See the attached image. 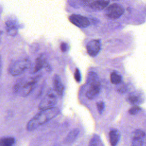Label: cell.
I'll return each mask as SVG.
<instances>
[{"instance_id": "1", "label": "cell", "mask_w": 146, "mask_h": 146, "mask_svg": "<svg viewBox=\"0 0 146 146\" xmlns=\"http://www.w3.org/2000/svg\"><path fill=\"white\" fill-rule=\"evenodd\" d=\"M59 112V108L55 107L47 110H40L27 123L26 125L27 130L31 131L35 129L55 117Z\"/></svg>"}, {"instance_id": "2", "label": "cell", "mask_w": 146, "mask_h": 146, "mask_svg": "<svg viewBox=\"0 0 146 146\" xmlns=\"http://www.w3.org/2000/svg\"><path fill=\"white\" fill-rule=\"evenodd\" d=\"M39 76L30 78H22L19 79L14 85L13 92L21 96L29 95L35 88Z\"/></svg>"}, {"instance_id": "3", "label": "cell", "mask_w": 146, "mask_h": 146, "mask_svg": "<svg viewBox=\"0 0 146 146\" xmlns=\"http://www.w3.org/2000/svg\"><path fill=\"white\" fill-rule=\"evenodd\" d=\"M88 88L86 93V96L89 99L96 98L99 94L101 90L100 82L98 74L94 71L88 72L87 76Z\"/></svg>"}, {"instance_id": "4", "label": "cell", "mask_w": 146, "mask_h": 146, "mask_svg": "<svg viewBox=\"0 0 146 146\" xmlns=\"http://www.w3.org/2000/svg\"><path fill=\"white\" fill-rule=\"evenodd\" d=\"M31 66V61L28 58L19 59L12 62L9 67V72L12 76L22 74Z\"/></svg>"}, {"instance_id": "5", "label": "cell", "mask_w": 146, "mask_h": 146, "mask_svg": "<svg viewBox=\"0 0 146 146\" xmlns=\"http://www.w3.org/2000/svg\"><path fill=\"white\" fill-rule=\"evenodd\" d=\"M57 102L56 94L53 90H49L39 104V109L44 110L52 108Z\"/></svg>"}, {"instance_id": "6", "label": "cell", "mask_w": 146, "mask_h": 146, "mask_svg": "<svg viewBox=\"0 0 146 146\" xmlns=\"http://www.w3.org/2000/svg\"><path fill=\"white\" fill-rule=\"evenodd\" d=\"M19 25L18 21L13 17H8L5 22V27L8 35L14 36L18 32Z\"/></svg>"}, {"instance_id": "7", "label": "cell", "mask_w": 146, "mask_h": 146, "mask_svg": "<svg viewBox=\"0 0 146 146\" xmlns=\"http://www.w3.org/2000/svg\"><path fill=\"white\" fill-rule=\"evenodd\" d=\"M124 12L123 6L118 3H113L108 6L106 11L105 15L111 19H117L120 17Z\"/></svg>"}, {"instance_id": "8", "label": "cell", "mask_w": 146, "mask_h": 146, "mask_svg": "<svg viewBox=\"0 0 146 146\" xmlns=\"http://www.w3.org/2000/svg\"><path fill=\"white\" fill-rule=\"evenodd\" d=\"M109 1L107 0H96L94 1H88L82 0V5L87 6L94 10H102L108 6Z\"/></svg>"}, {"instance_id": "9", "label": "cell", "mask_w": 146, "mask_h": 146, "mask_svg": "<svg viewBox=\"0 0 146 146\" xmlns=\"http://www.w3.org/2000/svg\"><path fill=\"white\" fill-rule=\"evenodd\" d=\"M68 18L72 24L80 28H86L90 25V22L87 17L79 14H72Z\"/></svg>"}, {"instance_id": "10", "label": "cell", "mask_w": 146, "mask_h": 146, "mask_svg": "<svg viewBox=\"0 0 146 146\" xmlns=\"http://www.w3.org/2000/svg\"><path fill=\"white\" fill-rule=\"evenodd\" d=\"M101 50V42L99 39H93L88 42L86 45V50L91 56H96Z\"/></svg>"}, {"instance_id": "11", "label": "cell", "mask_w": 146, "mask_h": 146, "mask_svg": "<svg viewBox=\"0 0 146 146\" xmlns=\"http://www.w3.org/2000/svg\"><path fill=\"white\" fill-rule=\"evenodd\" d=\"M145 137V132L141 129H136L132 133L131 143L132 146H143Z\"/></svg>"}, {"instance_id": "12", "label": "cell", "mask_w": 146, "mask_h": 146, "mask_svg": "<svg viewBox=\"0 0 146 146\" xmlns=\"http://www.w3.org/2000/svg\"><path fill=\"white\" fill-rule=\"evenodd\" d=\"M53 90L55 93L59 96H62L64 92V86L60 79V77L58 74H55L52 78Z\"/></svg>"}, {"instance_id": "13", "label": "cell", "mask_w": 146, "mask_h": 146, "mask_svg": "<svg viewBox=\"0 0 146 146\" xmlns=\"http://www.w3.org/2000/svg\"><path fill=\"white\" fill-rule=\"evenodd\" d=\"M46 63V56L44 54H40L35 60L31 73L35 74L40 70Z\"/></svg>"}, {"instance_id": "14", "label": "cell", "mask_w": 146, "mask_h": 146, "mask_svg": "<svg viewBox=\"0 0 146 146\" xmlns=\"http://www.w3.org/2000/svg\"><path fill=\"white\" fill-rule=\"evenodd\" d=\"M120 138V132L116 129H111L109 132L110 142L111 146H116Z\"/></svg>"}, {"instance_id": "15", "label": "cell", "mask_w": 146, "mask_h": 146, "mask_svg": "<svg viewBox=\"0 0 146 146\" xmlns=\"http://www.w3.org/2000/svg\"><path fill=\"white\" fill-rule=\"evenodd\" d=\"M126 100L129 104L135 106L140 104L143 100L142 96L137 93H132L129 94L127 97Z\"/></svg>"}, {"instance_id": "16", "label": "cell", "mask_w": 146, "mask_h": 146, "mask_svg": "<svg viewBox=\"0 0 146 146\" xmlns=\"http://www.w3.org/2000/svg\"><path fill=\"white\" fill-rule=\"evenodd\" d=\"M79 133V131L78 129L75 128L71 131L68 135L66 136L64 140V143L65 144H71L72 142H74L77 137L78 136Z\"/></svg>"}, {"instance_id": "17", "label": "cell", "mask_w": 146, "mask_h": 146, "mask_svg": "<svg viewBox=\"0 0 146 146\" xmlns=\"http://www.w3.org/2000/svg\"><path fill=\"white\" fill-rule=\"evenodd\" d=\"M15 139L13 137H5L0 139V146H14Z\"/></svg>"}, {"instance_id": "18", "label": "cell", "mask_w": 146, "mask_h": 146, "mask_svg": "<svg viewBox=\"0 0 146 146\" xmlns=\"http://www.w3.org/2000/svg\"><path fill=\"white\" fill-rule=\"evenodd\" d=\"M88 146H104V144L99 135H94L90 140Z\"/></svg>"}, {"instance_id": "19", "label": "cell", "mask_w": 146, "mask_h": 146, "mask_svg": "<svg viewBox=\"0 0 146 146\" xmlns=\"http://www.w3.org/2000/svg\"><path fill=\"white\" fill-rule=\"evenodd\" d=\"M110 80L112 84H118L122 82V76L116 72H112L110 75Z\"/></svg>"}, {"instance_id": "20", "label": "cell", "mask_w": 146, "mask_h": 146, "mask_svg": "<svg viewBox=\"0 0 146 146\" xmlns=\"http://www.w3.org/2000/svg\"><path fill=\"white\" fill-rule=\"evenodd\" d=\"M70 6L77 8L82 5V0H68Z\"/></svg>"}, {"instance_id": "21", "label": "cell", "mask_w": 146, "mask_h": 146, "mask_svg": "<svg viewBox=\"0 0 146 146\" xmlns=\"http://www.w3.org/2000/svg\"><path fill=\"white\" fill-rule=\"evenodd\" d=\"M117 91L120 93H124L127 91V87L124 83L122 82L119 84H117Z\"/></svg>"}, {"instance_id": "22", "label": "cell", "mask_w": 146, "mask_h": 146, "mask_svg": "<svg viewBox=\"0 0 146 146\" xmlns=\"http://www.w3.org/2000/svg\"><path fill=\"white\" fill-rule=\"evenodd\" d=\"M141 111V108L138 106H134L132 107L128 111L130 115H136Z\"/></svg>"}, {"instance_id": "23", "label": "cell", "mask_w": 146, "mask_h": 146, "mask_svg": "<svg viewBox=\"0 0 146 146\" xmlns=\"http://www.w3.org/2000/svg\"><path fill=\"white\" fill-rule=\"evenodd\" d=\"M96 107L98 109V111L100 114H102L103 113V112L104 111V108H105V105L103 102L102 101H100L96 103Z\"/></svg>"}, {"instance_id": "24", "label": "cell", "mask_w": 146, "mask_h": 146, "mask_svg": "<svg viewBox=\"0 0 146 146\" xmlns=\"http://www.w3.org/2000/svg\"><path fill=\"white\" fill-rule=\"evenodd\" d=\"M74 78L75 80L79 83L81 80V74H80V70L78 68H76L75 72H74Z\"/></svg>"}, {"instance_id": "25", "label": "cell", "mask_w": 146, "mask_h": 146, "mask_svg": "<svg viewBox=\"0 0 146 146\" xmlns=\"http://www.w3.org/2000/svg\"><path fill=\"white\" fill-rule=\"evenodd\" d=\"M60 48L61 50V51L63 52H66L68 51V45L67 44V43H65V42H62L60 44Z\"/></svg>"}, {"instance_id": "26", "label": "cell", "mask_w": 146, "mask_h": 146, "mask_svg": "<svg viewBox=\"0 0 146 146\" xmlns=\"http://www.w3.org/2000/svg\"><path fill=\"white\" fill-rule=\"evenodd\" d=\"M2 61L1 55L0 54V77L2 74Z\"/></svg>"}, {"instance_id": "27", "label": "cell", "mask_w": 146, "mask_h": 146, "mask_svg": "<svg viewBox=\"0 0 146 146\" xmlns=\"http://www.w3.org/2000/svg\"><path fill=\"white\" fill-rule=\"evenodd\" d=\"M2 34H3V31H1V30H0V35H1Z\"/></svg>"}, {"instance_id": "28", "label": "cell", "mask_w": 146, "mask_h": 146, "mask_svg": "<svg viewBox=\"0 0 146 146\" xmlns=\"http://www.w3.org/2000/svg\"><path fill=\"white\" fill-rule=\"evenodd\" d=\"M1 35H0V43H1Z\"/></svg>"}, {"instance_id": "29", "label": "cell", "mask_w": 146, "mask_h": 146, "mask_svg": "<svg viewBox=\"0 0 146 146\" xmlns=\"http://www.w3.org/2000/svg\"><path fill=\"white\" fill-rule=\"evenodd\" d=\"M112 1H116V0H112Z\"/></svg>"}]
</instances>
